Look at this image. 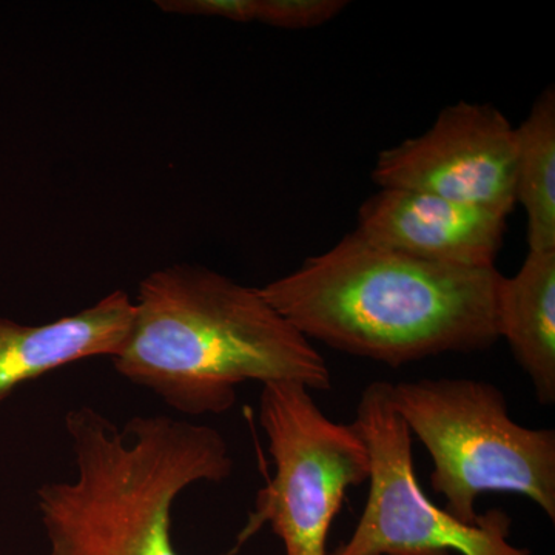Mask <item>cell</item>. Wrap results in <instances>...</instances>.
<instances>
[{
  "instance_id": "6da1fadb",
  "label": "cell",
  "mask_w": 555,
  "mask_h": 555,
  "mask_svg": "<svg viewBox=\"0 0 555 555\" xmlns=\"http://www.w3.org/2000/svg\"><path fill=\"white\" fill-rule=\"evenodd\" d=\"M502 278L495 266L423 261L353 230L259 292L309 341L400 367L494 345Z\"/></svg>"
},
{
  "instance_id": "7a4b0ae2",
  "label": "cell",
  "mask_w": 555,
  "mask_h": 555,
  "mask_svg": "<svg viewBox=\"0 0 555 555\" xmlns=\"http://www.w3.org/2000/svg\"><path fill=\"white\" fill-rule=\"evenodd\" d=\"M112 361L120 377L193 416L224 414L248 382L332 387L326 360L259 288L195 266L141 281L129 337Z\"/></svg>"
},
{
  "instance_id": "3957f363",
  "label": "cell",
  "mask_w": 555,
  "mask_h": 555,
  "mask_svg": "<svg viewBox=\"0 0 555 555\" xmlns=\"http://www.w3.org/2000/svg\"><path fill=\"white\" fill-rule=\"evenodd\" d=\"M76 476L40 486L38 509L49 555H179L171 509L196 483L233 473L215 427L139 415L122 427L91 406L65 415Z\"/></svg>"
},
{
  "instance_id": "277c9868",
  "label": "cell",
  "mask_w": 555,
  "mask_h": 555,
  "mask_svg": "<svg viewBox=\"0 0 555 555\" xmlns=\"http://www.w3.org/2000/svg\"><path fill=\"white\" fill-rule=\"evenodd\" d=\"M390 397L429 452L430 485L452 517L476 524L478 496L509 492L555 520V430L514 422L499 387L483 379L423 378L390 385Z\"/></svg>"
},
{
  "instance_id": "5b68a950",
  "label": "cell",
  "mask_w": 555,
  "mask_h": 555,
  "mask_svg": "<svg viewBox=\"0 0 555 555\" xmlns=\"http://www.w3.org/2000/svg\"><path fill=\"white\" fill-rule=\"evenodd\" d=\"M310 392L297 383H269L259 397L275 474L259 492L240 540L268 524L286 555H328V532L347 491L371 473L356 427L327 418Z\"/></svg>"
},
{
  "instance_id": "8992f818",
  "label": "cell",
  "mask_w": 555,
  "mask_h": 555,
  "mask_svg": "<svg viewBox=\"0 0 555 555\" xmlns=\"http://www.w3.org/2000/svg\"><path fill=\"white\" fill-rule=\"evenodd\" d=\"M352 425L371 456L369 495L356 531L331 555H532L511 545L505 511L478 514L467 525L427 499L390 383H371L361 392Z\"/></svg>"
},
{
  "instance_id": "52a82bcc",
  "label": "cell",
  "mask_w": 555,
  "mask_h": 555,
  "mask_svg": "<svg viewBox=\"0 0 555 555\" xmlns=\"http://www.w3.org/2000/svg\"><path fill=\"white\" fill-rule=\"evenodd\" d=\"M379 189L430 193L509 217L516 207V127L491 104L456 102L420 137L377 156Z\"/></svg>"
},
{
  "instance_id": "ba28073f",
  "label": "cell",
  "mask_w": 555,
  "mask_h": 555,
  "mask_svg": "<svg viewBox=\"0 0 555 555\" xmlns=\"http://www.w3.org/2000/svg\"><path fill=\"white\" fill-rule=\"evenodd\" d=\"M506 219L499 211L430 193L379 189L361 204L356 232L423 261L492 268L505 240Z\"/></svg>"
},
{
  "instance_id": "9c48e42d",
  "label": "cell",
  "mask_w": 555,
  "mask_h": 555,
  "mask_svg": "<svg viewBox=\"0 0 555 555\" xmlns=\"http://www.w3.org/2000/svg\"><path fill=\"white\" fill-rule=\"evenodd\" d=\"M134 302L112 292L91 308L40 326L0 317V404L17 389L93 357H115L129 337Z\"/></svg>"
},
{
  "instance_id": "30bf717a",
  "label": "cell",
  "mask_w": 555,
  "mask_h": 555,
  "mask_svg": "<svg viewBox=\"0 0 555 555\" xmlns=\"http://www.w3.org/2000/svg\"><path fill=\"white\" fill-rule=\"evenodd\" d=\"M499 339L531 379L543 406L555 403V248L529 250L496 295Z\"/></svg>"
},
{
  "instance_id": "8fae6325",
  "label": "cell",
  "mask_w": 555,
  "mask_h": 555,
  "mask_svg": "<svg viewBox=\"0 0 555 555\" xmlns=\"http://www.w3.org/2000/svg\"><path fill=\"white\" fill-rule=\"evenodd\" d=\"M516 201L528 217L529 250L555 248V91L537 98L516 127Z\"/></svg>"
},
{
  "instance_id": "7c38bea8",
  "label": "cell",
  "mask_w": 555,
  "mask_h": 555,
  "mask_svg": "<svg viewBox=\"0 0 555 555\" xmlns=\"http://www.w3.org/2000/svg\"><path fill=\"white\" fill-rule=\"evenodd\" d=\"M347 5L345 0H257L255 22L284 30H309L327 24Z\"/></svg>"
},
{
  "instance_id": "4fadbf2b",
  "label": "cell",
  "mask_w": 555,
  "mask_h": 555,
  "mask_svg": "<svg viewBox=\"0 0 555 555\" xmlns=\"http://www.w3.org/2000/svg\"><path fill=\"white\" fill-rule=\"evenodd\" d=\"M156 5L167 13L219 17L233 22H255L257 13V0H160Z\"/></svg>"
},
{
  "instance_id": "5bb4252c",
  "label": "cell",
  "mask_w": 555,
  "mask_h": 555,
  "mask_svg": "<svg viewBox=\"0 0 555 555\" xmlns=\"http://www.w3.org/2000/svg\"><path fill=\"white\" fill-rule=\"evenodd\" d=\"M452 555V554H451Z\"/></svg>"
}]
</instances>
